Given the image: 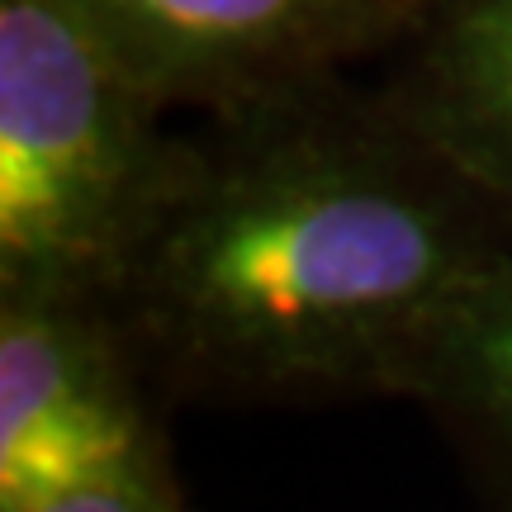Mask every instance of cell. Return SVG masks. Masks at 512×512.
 I'll list each match as a JSON object with an SVG mask.
<instances>
[{
    "label": "cell",
    "mask_w": 512,
    "mask_h": 512,
    "mask_svg": "<svg viewBox=\"0 0 512 512\" xmlns=\"http://www.w3.org/2000/svg\"><path fill=\"white\" fill-rule=\"evenodd\" d=\"M176 138L110 304L176 380L233 399L403 394L508 223L389 100L256 95Z\"/></svg>",
    "instance_id": "6da1fadb"
},
{
    "label": "cell",
    "mask_w": 512,
    "mask_h": 512,
    "mask_svg": "<svg viewBox=\"0 0 512 512\" xmlns=\"http://www.w3.org/2000/svg\"><path fill=\"white\" fill-rule=\"evenodd\" d=\"M162 114L62 0H0V294L110 299L171 166Z\"/></svg>",
    "instance_id": "7a4b0ae2"
},
{
    "label": "cell",
    "mask_w": 512,
    "mask_h": 512,
    "mask_svg": "<svg viewBox=\"0 0 512 512\" xmlns=\"http://www.w3.org/2000/svg\"><path fill=\"white\" fill-rule=\"evenodd\" d=\"M162 470L95 299L0 294V512Z\"/></svg>",
    "instance_id": "3957f363"
},
{
    "label": "cell",
    "mask_w": 512,
    "mask_h": 512,
    "mask_svg": "<svg viewBox=\"0 0 512 512\" xmlns=\"http://www.w3.org/2000/svg\"><path fill=\"white\" fill-rule=\"evenodd\" d=\"M166 110L328 81L399 38L413 0H62Z\"/></svg>",
    "instance_id": "277c9868"
},
{
    "label": "cell",
    "mask_w": 512,
    "mask_h": 512,
    "mask_svg": "<svg viewBox=\"0 0 512 512\" xmlns=\"http://www.w3.org/2000/svg\"><path fill=\"white\" fill-rule=\"evenodd\" d=\"M384 100L512 223V0H413Z\"/></svg>",
    "instance_id": "5b68a950"
},
{
    "label": "cell",
    "mask_w": 512,
    "mask_h": 512,
    "mask_svg": "<svg viewBox=\"0 0 512 512\" xmlns=\"http://www.w3.org/2000/svg\"><path fill=\"white\" fill-rule=\"evenodd\" d=\"M403 394L427 403L512 503V252L441 318Z\"/></svg>",
    "instance_id": "8992f818"
},
{
    "label": "cell",
    "mask_w": 512,
    "mask_h": 512,
    "mask_svg": "<svg viewBox=\"0 0 512 512\" xmlns=\"http://www.w3.org/2000/svg\"><path fill=\"white\" fill-rule=\"evenodd\" d=\"M34 512H181L176 494H171V479L162 470H143V475H124L110 484H95L81 494L53 498Z\"/></svg>",
    "instance_id": "52a82bcc"
}]
</instances>
